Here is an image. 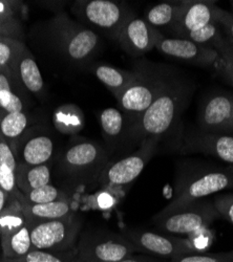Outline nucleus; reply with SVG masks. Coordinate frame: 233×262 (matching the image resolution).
Returning <instances> with one entry per match:
<instances>
[{"mask_svg": "<svg viewBox=\"0 0 233 262\" xmlns=\"http://www.w3.org/2000/svg\"><path fill=\"white\" fill-rule=\"evenodd\" d=\"M187 97V86L176 81H168L150 108L133 125L134 136L144 140L161 138L168 134L178 121Z\"/></svg>", "mask_w": 233, "mask_h": 262, "instance_id": "nucleus-1", "label": "nucleus"}, {"mask_svg": "<svg viewBox=\"0 0 233 262\" xmlns=\"http://www.w3.org/2000/svg\"><path fill=\"white\" fill-rule=\"evenodd\" d=\"M221 217L213 201L201 199L184 204H168L153 223L163 232L195 234L206 230Z\"/></svg>", "mask_w": 233, "mask_h": 262, "instance_id": "nucleus-2", "label": "nucleus"}, {"mask_svg": "<svg viewBox=\"0 0 233 262\" xmlns=\"http://www.w3.org/2000/svg\"><path fill=\"white\" fill-rule=\"evenodd\" d=\"M50 33L60 52L73 63L89 62L101 46V38L96 31L76 23L63 12L51 20Z\"/></svg>", "mask_w": 233, "mask_h": 262, "instance_id": "nucleus-3", "label": "nucleus"}, {"mask_svg": "<svg viewBox=\"0 0 233 262\" xmlns=\"http://www.w3.org/2000/svg\"><path fill=\"white\" fill-rule=\"evenodd\" d=\"M227 189H233V169H195L178 178L175 196L169 204L189 203Z\"/></svg>", "mask_w": 233, "mask_h": 262, "instance_id": "nucleus-4", "label": "nucleus"}, {"mask_svg": "<svg viewBox=\"0 0 233 262\" xmlns=\"http://www.w3.org/2000/svg\"><path fill=\"white\" fill-rule=\"evenodd\" d=\"M109 161V154L93 141L71 144L59 160V170L74 181L98 180Z\"/></svg>", "mask_w": 233, "mask_h": 262, "instance_id": "nucleus-5", "label": "nucleus"}, {"mask_svg": "<svg viewBox=\"0 0 233 262\" xmlns=\"http://www.w3.org/2000/svg\"><path fill=\"white\" fill-rule=\"evenodd\" d=\"M75 253L80 262H118L133 256L137 250L122 234L95 230L81 235Z\"/></svg>", "mask_w": 233, "mask_h": 262, "instance_id": "nucleus-6", "label": "nucleus"}, {"mask_svg": "<svg viewBox=\"0 0 233 262\" xmlns=\"http://www.w3.org/2000/svg\"><path fill=\"white\" fill-rule=\"evenodd\" d=\"M82 224L81 216L72 212L59 220L30 226L33 249L52 253L74 251Z\"/></svg>", "mask_w": 233, "mask_h": 262, "instance_id": "nucleus-7", "label": "nucleus"}, {"mask_svg": "<svg viewBox=\"0 0 233 262\" xmlns=\"http://www.w3.org/2000/svg\"><path fill=\"white\" fill-rule=\"evenodd\" d=\"M74 13L90 29L118 39L121 29L134 13L126 5L113 0H84L72 7Z\"/></svg>", "mask_w": 233, "mask_h": 262, "instance_id": "nucleus-8", "label": "nucleus"}, {"mask_svg": "<svg viewBox=\"0 0 233 262\" xmlns=\"http://www.w3.org/2000/svg\"><path fill=\"white\" fill-rule=\"evenodd\" d=\"M159 142L160 138H146L133 155L109 163L100 174L99 183L105 187L117 188L134 183L156 155Z\"/></svg>", "mask_w": 233, "mask_h": 262, "instance_id": "nucleus-9", "label": "nucleus"}, {"mask_svg": "<svg viewBox=\"0 0 233 262\" xmlns=\"http://www.w3.org/2000/svg\"><path fill=\"white\" fill-rule=\"evenodd\" d=\"M122 235L130 240L137 252L145 254L173 259L198 253V249L189 239L135 229H124Z\"/></svg>", "mask_w": 233, "mask_h": 262, "instance_id": "nucleus-10", "label": "nucleus"}, {"mask_svg": "<svg viewBox=\"0 0 233 262\" xmlns=\"http://www.w3.org/2000/svg\"><path fill=\"white\" fill-rule=\"evenodd\" d=\"M168 81L161 77L147 76L143 73L117 98L123 114L133 125L147 111Z\"/></svg>", "mask_w": 233, "mask_h": 262, "instance_id": "nucleus-11", "label": "nucleus"}, {"mask_svg": "<svg viewBox=\"0 0 233 262\" xmlns=\"http://www.w3.org/2000/svg\"><path fill=\"white\" fill-rule=\"evenodd\" d=\"M155 48L165 56L199 67L219 64L221 59L219 53L214 49L184 38L166 37L163 34L158 38Z\"/></svg>", "mask_w": 233, "mask_h": 262, "instance_id": "nucleus-12", "label": "nucleus"}, {"mask_svg": "<svg viewBox=\"0 0 233 262\" xmlns=\"http://www.w3.org/2000/svg\"><path fill=\"white\" fill-rule=\"evenodd\" d=\"M162 33L146 23L144 18L133 15L120 31L118 42L133 57H141L151 52Z\"/></svg>", "mask_w": 233, "mask_h": 262, "instance_id": "nucleus-13", "label": "nucleus"}, {"mask_svg": "<svg viewBox=\"0 0 233 262\" xmlns=\"http://www.w3.org/2000/svg\"><path fill=\"white\" fill-rule=\"evenodd\" d=\"M199 124L208 134L233 131V97L216 95L208 98L200 111Z\"/></svg>", "mask_w": 233, "mask_h": 262, "instance_id": "nucleus-14", "label": "nucleus"}, {"mask_svg": "<svg viewBox=\"0 0 233 262\" xmlns=\"http://www.w3.org/2000/svg\"><path fill=\"white\" fill-rule=\"evenodd\" d=\"M184 149L188 152L213 156L233 166V137L208 134L202 130L190 131L184 137Z\"/></svg>", "mask_w": 233, "mask_h": 262, "instance_id": "nucleus-15", "label": "nucleus"}, {"mask_svg": "<svg viewBox=\"0 0 233 262\" xmlns=\"http://www.w3.org/2000/svg\"><path fill=\"white\" fill-rule=\"evenodd\" d=\"M15 155L17 162L25 165L50 164L55 156L54 141L47 134L28 130L17 143Z\"/></svg>", "mask_w": 233, "mask_h": 262, "instance_id": "nucleus-16", "label": "nucleus"}, {"mask_svg": "<svg viewBox=\"0 0 233 262\" xmlns=\"http://www.w3.org/2000/svg\"><path fill=\"white\" fill-rule=\"evenodd\" d=\"M217 8L213 2H183L178 23L173 30L176 37L183 38L187 34L197 32L211 24H218Z\"/></svg>", "mask_w": 233, "mask_h": 262, "instance_id": "nucleus-17", "label": "nucleus"}, {"mask_svg": "<svg viewBox=\"0 0 233 262\" xmlns=\"http://www.w3.org/2000/svg\"><path fill=\"white\" fill-rule=\"evenodd\" d=\"M12 71L24 90L37 96L44 94L45 82L41 72L34 56L27 48L17 57Z\"/></svg>", "mask_w": 233, "mask_h": 262, "instance_id": "nucleus-18", "label": "nucleus"}, {"mask_svg": "<svg viewBox=\"0 0 233 262\" xmlns=\"http://www.w3.org/2000/svg\"><path fill=\"white\" fill-rule=\"evenodd\" d=\"M93 73L117 99L140 76V72L124 71L108 64H96Z\"/></svg>", "mask_w": 233, "mask_h": 262, "instance_id": "nucleus-19", "label": "nucleus"}, {"mask_svg": "<svg viewBox=\"0 0 233 262\" xmlns=\"http://www.w3.org/2000/svg\"><path fill=\"white\" fill-rule=\"evenodd\" d=\"M24 93L25 90L17 81L12 70L0 71V111L6 113L25 112Z\"/></svg>", "mask_w": 233, "mask_h": 262, "instance_id": "nucleus-20", "label": "nucleus"}, {"mask_svg": "<svg viewBox=\"0 0 233 262\" xmlns=\"http://www.w3.org/2000/svg\"><path fill=\"white\" fill-rule=\"evenodd\" d=\"M3 257L17 259L33 250L30 227L28 224L15 227L0 236Z\"/></svg>", "mask_w": 233, "mask_h": 262, "instance_id": "nucleus-21", "label": "nucleus"}, {"mask_svg": "<svg viewBox=\"0 0 233 262\" xmlns=\"http://www.w3.org/2000/svg\"><path fill=\"white\" fill-rule=\"evenodd\" d=\"M52 181L51 163L29 166L18 163L16 168V183L19 191L26 194L34 189L50 185Z\"/></svg>", "mask_w": 233, "mask_h": 262, "instance_id": "nucleus-22", "label": "nucleus"}, {"mask_svg": "<svg viewBox=\"0 0 233 262\" xmlns=\"http://www.w3.org/2000/svg\"><path fill=\"white\" fill-rule=\"evenodd\" d=\"M21 204H23L24 214L29 227L59 220V218L66 217L72 213L69 201H58L39 205H30L26 203Z\"/></svg>", "mask_w": 233, "mask_h": 262, "instance_id": "nucleus-23", "label": "nucleus"}, {"mask_svg": "<svg viewBox=\"0 0 233 262\" xmlns=\"http://www.w3.org/2000/svg\"><path fill=\"white\" fill-rule=\"evenodd\" d=\"M183 2H166L153 6L145 13L146 23L153 28L174 30L180 16Z\"/></svg>", "mask_w": 233, "mask_h": 262, "instance_id": "nucleus-24", "label": "nucleus"}, {"mask_svg": "<svg viewBox=\"0 0 233 262\" xmlns=\"http://www.w3.org/2000/svg\"><path fill=\"white\" fill-rule=\"evenodd\" d=\"M29 117L25 112L6 113L0 111V137L11 145L15 151L16 145L28 131Z\"/></svg>", "mask_w": 233, "mask_h": 262, "instance_id": "nucleus-25", "label": "nucleus"}, {"mask_svg": "<svg viewBox=\"0 0 233 262\" xmlns=\"http://www.w3.org/2000/svg\"><path fill=\"white\" fill-rule=\"evenodd\" d=\"M99 124L105 141L113 148L124 134L126 116L120 109L110 107L100 113Z\"/></svg>", "mask_w": 233, "mask_h": 262, "instance_id": "nucleus-26", "label": "nucleus"}, {"mask_svg": "<svg viewBox=\"0 0 233 262\" xmlns=\"http://www.w3.org/2000/svg\"><path fill=\"white\" fill-rule=\"evenodd\" d=\"M54 123L61 133L74 135L83 128L84 116L77 106H62L54 115Z\"/></svg>", "mask_w": 233, "mask_h": 262, "instance_id": "nucleus-27", "label": "nucleus"}, {"mask_svg": "<svg viewBox=\"0 0 233 262\" xmlns=\"http://www.w3.org/2000/svg\"><path fill=\"white\" fill-rule=\"evenodd\" d=\"M18 4L8 0H0V36L20 40L21 26L17 18Z\"/></svg>", "mask_w": 233, "mask_h": 262, "instance_id": "nucleus-28", "label": "nucleus"}, {"mask_svg": "<svg viewBox=\"0 0 233 262\" xmlns=\"http://www.w3.org/2000/svg\"><path fill=\"white\" fill-rule=\"evenodd\" d=\"M58 201H68V196L60 189L56 188L52 184L44 186L41 188L34 189L26 194H23V199L20 203H26L30 205L49 204Z\"/></svg>", "mask_w": 233, "mask_h": 262, "instance_id": "nucleus-29", "label": "nucleus"}, {"mask_svg": "<svg viewBox=\"0 0 233 262\" xmlns=\"http://www.w3.org/2000/svg\"><path fill=\"white\" fill-rule=\"evenodd\" d=\"M25 48L21 40L0 36V71L12 70L17 57Z\"/></svg>", "mask_w": 233, "mask_h": 262, "instance_id": "nucleus-30", "label": "nucleus"}, {"mask_svg": "<svg viewBox=\"0 0 233 262\" xmlns=\"http://www.w3.org/2000/svg\"><path fill=\"white\" fill-rule=\"evenodd\" d=\"M75 250L67 253H52L33 249L27 255L13 260L14 262H71L76 257Z\"/></svg>", "mask_w": 233, "mask_h": 262, "instance_id": "nucleus-31", "label": "nucleus"}, {"mask_svg": "<svg viewBox=\"0 0 233 262\" xmlns=\"http://www.w3.org/2000/svg\"><path fill=\"white\" fill-rule=\"evenodd\" d=\"M169 262H233V251L220 254H189L169 260Z\"/></svg>", "mask_w": 233, "mask_h": 262, "instance_id": "nucleus-32", "label": "nucleus"}, {"mask_svg": "<svg viewBox=\"0 0 233 262\" xmlns=\"http://www.w3.org/2000/svg\"><path fill=\"white\" fill-rule=\"evenodd\" d=\"M213 202L221 217L233 225V193L217 194Z\"/></svg>", "mask_w": 233, "mask_h": 262, "instance_id": "nucleus-33", "label": "nucleus"}, {"mask_svg": "<svg viewBox=\"0 0 233 262\" xmlns=\"http://www.w3.org/2000/svg\"><path fill=\"white\" fill-rule=\"evenodd\" d=\"M217 21L222 28L227 40L233 46V14L217 8Z\"/></svg>", "mask_w": 233, "mask_h": 262, "instance_id": "nucleus-34", "label": "nucleus"}, {"mask_svg": "<svg viewBox=\"0 0 233 262\" xmlns=\"http://www.w3.org/2000/svg\"><path fill=\"white\" fill-rule=\"evenodd\" d=\"M219 65L227 80L233 85V46L229 52L221 57Z\"/></svg>", "mask_w": 233, "mask_h": 262, "instance_id": "nucleus-35", "label": "nucleus"}, {"mask_svg": "<svg viewBox=\"0 0 233 262\" xmlns=\"http://www.w3.org/2000/svg\"><path fill=\"white\" fill-rule=\"evenodd\" d=\"M118 262H161L159 260H156L154 258L147 257V256H131L129 258H125Z\"/></svg>", "mask_w": 233, "mask_h": 262, "instance_id": "nucleus-36", "label": "nucleus"}, {"mask_svg": "<svg viewBox=\"0 0 233 262\" xmlns=\"http://www.w3.org/2000/svg\"><path fill=\"white\" fill-rule=\"evenodd\" d=\"M12 199L10 198V195H8L5 191L0 189V214L5 210V208L9 205L10 201Z\"/></svg>", "mask_w": 233, "mask_h": 262, "instance_id": "nucleus-37", "label": "nucleus"}, {"mask_svg": "<svg viewBox=\"0 0 233 262\" xmlns=\"http://www.w3.org/2000/svg\"><path fill=\"white\" fill-rule=\"evenodd\" d=\"M0 262H14V260H13V259H9V258L3 257V259L0 260Z\"/></svg>", "mask_w": 233, "mask_h": 262, "instance_id": "nucleus-38", "label": "nucleus"}, {"mask_svg": "<svg viewBox=\"0 0 233 262\" xmlns=\"http://www.w3.org/2000/svg\"><path fill=\"white\" fill-rule=\"evenodd\" d=\"M71 262H80V261H79V260H78V259L75 257V258H74V259H73Z\"/></svg>", "mask_w": 233, "mask_h": 262, "instance_id": "nucleus-39", "label": "nucleus"}, {"mask_svg": "<svg viewBox=\"0 0 233 262\" xmlns=\"http://www.w3.org/2000/svg\"><path fill=\"white\" fill-rule=\"evenodd\" d=\"M230 4H231V8H232V11H233V2H231Z\"/></svg>", "mask_w": 233, "mask_h": 262, "instance_id": "nucleus-40", "label": "nucleus"}]
</instances>
